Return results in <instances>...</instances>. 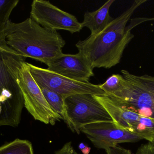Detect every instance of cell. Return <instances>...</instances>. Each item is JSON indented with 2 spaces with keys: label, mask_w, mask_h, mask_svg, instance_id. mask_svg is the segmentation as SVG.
<instances>
[{
  "label": "cell",
  "mask_w": 154,
  "mask_h": 154,
  "mask_svg": "<svg viewBox=\"0 0 154 154\" xmlns=\"http://www.w3.org/2000/svg\"><path fill=\"white\" fill-rule=\"evenodd\" d=\"M146 2L136 0L132 5L98 34L90 35L76 44L92 68L109 69L120 62L125 49L134 38L133 28L145 21L143 18L134 19L128 23L137 9Z\"/></svg>",
  "instance_id": "obj_1"
},
{
  "label": "cell",
  "mask_w": 154,
  "mask_h": 154,
  "mask_svg": "<svg viewBox=\"0 0 154 154\" xmlns=\"http://www.w3.org/2000/svg\"><path fill=\"white\" fill-rule=\"evenodd\" d=\"M5 43L21 56L47 65L63 53L66 41L57 31L44 28L29 18L20 23L10 20L5 29Z\"/></svg>",
  "instance_id": "obj_2"
},
{
  "label": "cell",
  "mask_w": 154,
  "mask_h": 154,
  "mask_svg": "<svg viewBox=\"0 0 154 154\" xmlns=\"http://www.w3.org/2000/svg\"><path fill=\"white\" fill-rule=\"evenodd\" d=\"M25 59L8 46H0V126L16 127L20 122L24 100L15 71Z\"/></svg>",
  "instance_id": "obj_3"
},
{
  "label": "cell",
  "mask_w": 154,
  "mask_h": 154,
  "mask_svg": "<svg viewBox=\"0 0 154 154\" xmlns=\"http://www.w3.org/2000/svg\"><path fill=\"white\" fill-rule=\"evenodd\" d=\"M121 72L122 86L109 97L125 108L154 118V76L134 75L125 70Z\"/></svg>",
  "instance_id": "obj_4"
},
{
  "label": "cell",
  "mask_w": 154,
  "mask_h": 154,
  "mask_svg": "<svg viewBox=\"0 0 154 154\" xmlns=\"http://www.w3.org/2000/svg\"><path fill=\"white\" fill-rule=\"evenodd\" d=\"M15 75L23 96L24 107L35 120L54 125L56 122L62 119L47 102L40 88L32 76L25 59L19 64Z\"/></svg>",
  "instance_id": "obj_5"
},
{
  "label": "cell",
  "mask_w": 154,
  "mask_h": 154,
  "mask_svg": "<svg viewBox=\"0 0 154 154\" xmlns=\"http://www.w3.org/2000/svg\"><path fill=\"white\" fill-rule=\"evenodd\" d=\"M69 119L68 126L73 133L79 134L84 126L93 123L112 122L111 117L94 95H73L65 99Z\"/></svg>",
  "instance_id": "obj_6"
},
{
  "label": "cell",
  "mask_w": 154,
  "mask_h": 154,
  "mask_svg": "<svg viewBox=\"0 0 154 154\" xmlns=\"http://www.w3.org/2000/svg\"><path fill=\"white\" fill-rule=\"evenodd\" d=\"M28 65L32 76L40 87L53 90L65 99L78 94L107 96L99 85L76 81L50 71L47 68H39L28 62Z\"/></svg>",
  "instance_id": "obj_7"
},
{
  "label": "cell",
  "mask_w": 154,
  "mask_h": 154,
  "mask_svg": "<svg viewBox=\"0 0 154 154\" xmlns=\"http://www.w3.org/2000/svg\"><path fill=\"white\" fill-rule=\"evenodd\" d=\"M119 127L135 134L142 140L154 141V118L139 115L121 106L106 96H94Z\"/></svg>",
  "instance_id": "obj_8"
},
{
  "label": "cell",
  "mask_w": 154,
  "mask_h": 154,
  "mask_svg": "<svg viewBox=\"0 0 154 154\" xmlns=\"http://www.w3.org/2000/svg\"><path fill=\"white\" fill-rule=\"evenodd\" d=\"M30 18L42 27L53 30H63L74 33L82 29L75 16L45 0L32 2Z\"/></svg>",
  "instance_id": "obj_9"
},
{
  "label": "cell",
  "mask_w": 154,
  "mask_h": 154,
  "mask_svg": "<svg viewBox=\"0 0 154 154\" xmlns=\"http://www.w3.org/2000/svg\"><path fill=\"white\" fill-rule=\"evenodd\" d=\"M81 132L95 147L104 150L123 143H135L142 140L135 134L118 126L113 121L93 123L84 126Z\"/></svg>",
  "instance_id": "obj_10"
},
{
  "label": "cell",
  "mask_w": 154,
  "mask_h": 154,
  "mask_svg": "<svg viewBox=\"0 0 154 154\" xmlns=\"http://www.w3.org/2000/svg\"><path fill=\"white\" fill-rule=\"evenodd\" d=\"M47 66L50 71L79 82H89L90 78L94 76L93 69L79 52L62 53L51 60Z\"/></svg>",
  "instance_id": "obj_11"
},
{
  "label": "cell",
  "mask_w": 154,
  "mask_h": 154,
  "mask_svg": "<svg viewBox=\"0 0 154 154\" xmlns=\"http://www.w3.org/2000/svg\"><path fill=\"white\" fill-rule=\"evenodd\" d=\"M115 0H109L99 9L94 11L85 12L81 23L82 28L87 27L94 35L104 30L114 20L109 14V8Z\"/></svg>",
  "instance_id": "obj_12"
},
{
  "label": "cell",
  "mask_w": 154,
  "mask_h": 154,
  "mask_svg": "<svg viewBox=\"0 0 154 154\" xmlns=\"http://www.w3.org/2000/svg\"><path fill=\"white\" fill-rule=\"evenodd\" d=\"M47 102L52 109L59 115L61 119L68 125L69 119L67 114L65 99L58 93L44 87H40Z\"/></svg>",
  "instance_id": "obj_13"
},
{
  "label": "cell",
  "mask_w": 154,
  "mask_h": 154,
  "mask_svg": "<svg viewBox=\"0 0 154 154\" xmlns=\"http://www.w3.org/2000/svg\"><path fill=\"white\" fill-rule=\"evenodd\" d=\"M19 0H0V46L5 47V31L14 9Z\"/></svg>",
  "instance_id": "obj_14"
},
{
  "label": "cell",
  "mask_w": 154,
  "mask_h": 154,
  "mask_svg": "<svg viewBox=\"0 0 154 154\" xmlns=\"http://www.w3.org/2000/svg\"><path fill=\"white\" fill-rule=\"evenodd\" d=\"M0 154H34L32 145L26 140L16 139L0 146Z\"/></svg>",
  "instance_id": "obj_15"
},
{
  "label": "cell",
  "mask_w": 154,
  "mask_h": 154,
  "mask_svg": "<svg viewBox=\"0 0 154 154\" xmlns=\"http://www.w3.org/2000/svg\"><path fill=\"white\" fill-rule=\"evenodd\" d=\"M123 80L124 77L122 75L113 74L107 79L106 82L100 85V87L107 96L111 97L121 88Z\"/></svg>",
  "instance_id": "obj_16"
},
{
  "label": "cell",
  "mask_w": 154,
  "mask_h": 154,
  "mask_svg": "<svg viewBox=\"0 0 154 154\" xmlns=\"http://www.w3.org/2000/svg\"><path fill=\"white\" fill-rule=\"evenodd\" d=\"M136 154H154V142L141 145L137 148Z\"/></svg>",
  "instance_id": "obj_17"
},
{
  "label": "cell",
  "mask_w": 154,
  "mask_h": 154,
  "mask_svg": "<svg viewBox=\"0 0 154 154\" xmlns=\"http://www.w3.org/2000/svg\"><path fill=\"white\" fill-rule=\"evenodd\" d=\"M107 154H132L130 150L125 149L119 146L106 149Z\"/></svg>",
  "instance_id": "obj_18"
},
{
  "label": "cell",
  "mask_w": 154,
  "mask_h": 154,
  "mask_svg": "<svg viewBox=\"0 0 154 154\" xmlns=\"http://www.w3.org/2000/svg\"><path fill=\"white\" fill-rule=\"evenodd\" d=\"M55 154H79L76 152L71 142L66 143L61 149L58 150Z\"/></svg>",
  "instance_id": "obj_19"
},
{
  "label": "cell",
  "mask_w": 154,
  "mask_h": 154,
  "mask_svg": "<svg viewBox=\"0 0 154 154\" xmlns=\"http://www.w3.org/2000/svg\"><path fill=\"white\" fill-rule=\"evenodd\" d=\"M79 148L82 151L83 154H88L90 151V148L86 146L83 143H81L80 144Z\"/></svg>",
  "instance_id": "obj_20"
}]
</instances>
